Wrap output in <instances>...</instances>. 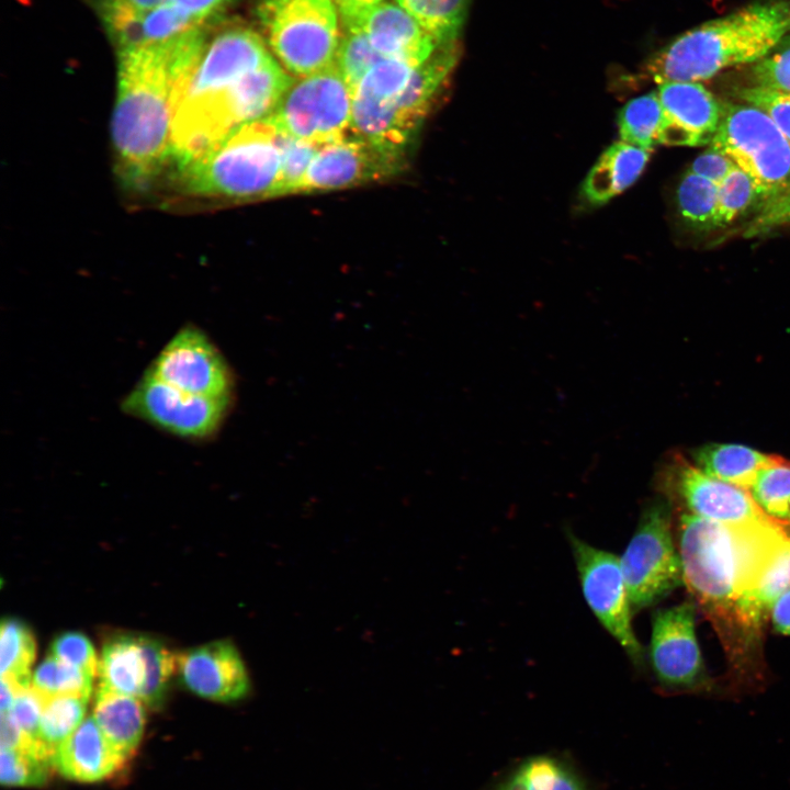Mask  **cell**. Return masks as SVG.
<instances>
[{
    "instance_id": "4",
    "label": "cell",
    "mask_w": 790,
    "mask_h": 790,
    "mask_svg": "<svg viewBox=\"0 0 790 790\" xmlns=\"http://www.w3.org/2000/svg\"><path fill=\"white\" fill-rule=\"evenodd\" d=\"M282 133L269 116L246 123L178 170L195 195L252 200L283 194Z\"/></svg>"
},
{
    "instance_id": "16",
    "label": "cell",
    "mask_w": 790,
    "mask_h": 790,
    "mask_svg": "<svg viewBox=\"0 0 790 790\" xmlns=\"http://www.w3.org/2000/svg\"><path fill=\"white\" fill-rule=\"evenodd\" d=\"M177 672L193 693L217 702L244 700L251 682L237 647L217 640L177 654Z\"/></svg>"
},
{
    "instance_id": "7",
    "label": "cell",
    "mask_w": 790,
    "mask_h": 790,
    "mask_svg": "<svg viewBox=\"0 0 790 790\" xmlns=\"http://www.w3.org/2000/svg\"><path fill=\"white\" fill-rule=\"evenodd\" d=\"M284 134L324 145L352 131V95L336 63L293 81L268 115Z\"/></svg>"
},
{
    "instance_id": "39",
    "label": "cell",
    "mask_w": 790,
    "mask_h": 790,
    "mask_svg": "<svg viewBox=\"0 0 790 790\" xmlns=\"http://www.w3.org/2000/svg\"><path fill=\"white\" fill-rule=\"evenodd\" d=\"M790 226V187L780 195L758 208L744 226V238H758Z\"/></svg>"
},
{
    "instance_id": "10",
    "label": "cell",
    "mask_w": 790,
    "mask_h": 790,
    "mask_svg": "<svg viewBox=\"0 0 790 790\" xmlns=\"http://www.w3.org/2000/svg\"><path fill=\"white\" fill-rule=\"evenodd\" d=\"M584 598L599 623L640 665L643 650L632 628V606L620 558L568 535Z\"/></svg>"
},
{
    "instance_id": "33",
    "label": "cell",
    "mask_w": 790,
    "mask_h": 790,
    "mask_svg": "<svg viewBox=\"0 0 790 790\" xmlns=\"http://www.w3.org/2000/svg\"><path fill=\"white\" fill-rule=\"evenodd\" d=\"M384 59L370 44L361 31H345L340 37L336 56V65L351 89L372 69Z\"/></svg>"
},
{
    "instance_id": "44",
    "label": "cell",
    "mask_w": 790,
    "mask_h": 790,
    "mask_svg": "<svg viewBox=\"0 0 790 790\" xmlns=\"http://www.w3.org/2000/svg\"><path fill=\"white\" fill-rule=\"evenodd\" d=\"M769 614L774 629L781 634L790 635V587L772 601Z\"/></svg>"
},
{
    "instance_id": "26",
    "label": "cell",
    "mask_w": 790,
    "mask_h": 790,
    "mask_svg": "<svg viewBox=\"0 0 790 790\" xmlns=\"http://www.w3.org/2000/svg\"><path fill=\"white\" fill-rule=\"evenodd\" d=\"M497 790H585L577 776L556 758L538 755L526 759Z\"/></svg>"
},
{
    "instance_id": "27",
    "label": "cell",
    "mask_w": 790,
    "mask_h": 790,
    "mask_svg": "<svg viewBox=\"0 0 790 790\" xmlns=\"http://www.w3.org/2000/svg\"><path fill=\"white\" fill-rule=\"evenodd\" d=\"M439 44L458 41L471 0H396Z\"/></svg>"
},
{
    "instance_id": "36",
    "label": "cell",
    "mask_w": 790,
    "mask_h": 790,
    "mask_svg": "<svg viewBox=\"0 0 790 790\" xmlns=\"http://www.w3.org/2000/svg\"><path fill=\"white\" fill-rule=\"evenodd\" d=\"M319 146L284 134L282 146L283 194L300 192L302 181Z\"/></svg>"
},
{
    "instance_id": "37",
    "label": "cell",
    "mask_w": 790,
    "mask_h": 790,
    "mask_svg": "<svg viewBox=\"0 0 790 790\" xmlns=\"http://www.w3.org/2000/svg\"><path fill=\"white\" fill-rule=\"evenodd\" d=\"M49 655L80 668L93 677L98 675L99 659L90 640L80 632H66L52 643Z\"/></svg>"
},
{
    "instance_id": "18",
    "label": "cell",
    "mask_w": 790,
    "mask_h": 790,
    "mask_svg": "<svg viewBox=\"0 0 790 790\" xmlns=\"http://www.w3.org/2000/svg\"><path fill=\"white\" fill-rule=\"evenodd\" d=\"M353 31H361L384 58L419 66L440 45L409 13L393 3L374 8Z\"/></svg>"
},
{
    "instance_id": "12",
    "label": "cell",
    "mask_w": 790,
    "mask_h": 790,
    "mask_svg": "<svg viewBox=\"0 0 790 790\" xmlns=\"http://www.w3.org/2000/svg\"><path fill=\"white\" fill-rule=\"evenodd\" d=\"M407 156L390 150L351 131L320 145L309 163L300 192L345 189L395 176Z\"/></svg>"
},
{
    "instance_id": "20",
    "label": "cell",
    "mask_w": 790,
    "mask_h": 790,
    "mask_svg": "<svg viewBox=\"0 0 790 790\" xmlns=\"http://www.w3.org/2000/svg\"><path fill=\"white\" fill-rule=\"evenodd\" d=\"M651 151L623 140L613 143L601 154L583 183L586 200L599 205L623 192L641 176Z\"/></svg>"
},
{
    "instance_id": "9",
    "label": "cell",
    "mask_w": 790,
    "mask_h": 790,
    "mask_svg": "<svg viewBox=\"0 0 790 790\" xmlns=\"http://www.w3.org/2000/svg\"><path fill=\"white\" fill-rule=\"evenodd\" d=\"M177 669V654L147 635L120 634L106 641L98 664L99 685L158 708Z\"/></svg>"
},
{
    "instance_id": "34",
    "label": "cell",
    "mask_w": 790,
    "mask_h": 790,
    "mask_svg": "<svg viewBox=\"0 0 790 790\" xmlns=\"http://www.w3.org/2000/svg\"><path fill=\"white\" fill-rule=\"evenodd\" d=\"M749 86L790 92V32L765 57L748 68Z\"/></svg>"
},
{
    "instance_id": "23",
    "label": "cell",
    "mask_w": 790,
    "mask_h": 790,
    "mask_svg": "<svg viewBox=\"0 0 790 790\" xmlns=\"http://www.w3.org/2000/svg\"><path fill=\"white\" fill-rule=\"evenodd\" d=\"M88 700L74 695L46 697L35 743L40 757L52 763L57 748L84 720Z\"/></svg>"
},
{
    "instance_id": "43",
    "label": "cell",
    "mask_w": 790,
    "mask_h": 790,
    "mask_svg": "<svg viewBox=\"0 0 790 790\" xmlns=\"http://www.w3.org/2000/svg\"><path fill=\"white\" fill-rule=\"evenodd\" d=\"M192 15L200 23H204L219 13L228 0H169Z\"/></svg>"
},
{
    "instance_id": "24",
    "label": "cell",
    "mask_w": 790,
    "mask_h": 790,
    "mask_svg": "<svg viewBox=\"0 0 790 790\" xmlns=\"http://www.w3.org/2000/svg\"><path fill=\"white\" fill-rule=\"evenodd\" d=\"M748 493L772 521L790 526V462L772 455L753 481Z\"/></svg>"
},
{
    "instance_id": "22",
    "label": "cell",
    "mask_w": 790,
    "mask_h": 790,
    "mask_svg": "<svg viewBox=\"0 0 790 790\" xmlns=\"http://www.w3.org/2000/svg\"><path fill=\"white\" fill-rule=\"evenodd\" d=\"M771 456L742 444L711 443L695 452L692 463L706 474L748 492Z\"/></svg>"
},
{
    "instance_id": "32",
    "label": "cell",
    "mask_w": 790,
    "mask_h": 790,
    "mask_svg": "<svg viewBox=\"0 0 790 790\" xmlns=\"http://www.w3.org/2000/svg\"><path fill=\"white\" fill-rule=\"evenodd\" d=\"M54 769L52 763L30 749L1 748L0 781L8 787H41Z\"/></svg>"
},
{
    "instance_id": "5",
    "label": "cell",
    "mask_w": 790,
    "mask_h": 790,
    "mask_svg": "<svg viewBox=\"0 0 790 790\" xmlns=\"http://www.w3.org/2000/svg\"><path fill=\"white\" fill-rule=\"evenodd\" d=\"M267 42L284 68L300 77L336 60L340 35L335 0H259Z\"/></svg>"
},
{
    "instance_id": "17",
    "label": "cell",
    "mask_w": 790,
    "mask_h": 790,
    "mask_svg": "<svg viewBox=\"0 0 790 790\" xmlns=\"http://www.w3.org/2000/svg\"><path fill=\"white\" fill-rule=\"evenodd\" d=\"M664 121L659 145L710 144L721 121L722 102L698 81L658 84Z\"/></svg>"
},
{
    "instance_id": "35",
    "label": "cell",
    "mask_w": 790,
    "mask_h": 790,
    "mask_svg": "<svg viewBox=\"0 0 790 790\" xmlns=\"http://www.w3.org/2000/svg\"><path fill=\"white\" fill-rule=\"evenodd\" d=\"M201 26L202 23L169 0L147 12L144 19L147 44L162 42Z\"/></svg>"
},
{
    "instance_id": "30",
    "label": "cell",
    "mask_w": 790,
    "mask_h": 790,
    "mask_svg": "<svg viewBox=\"0 0 790 790\" xmlns=\"http://www.w3.org/2000/svg\"><path fill=\"white\" fill-rule=\"evenodd\" d=\"M93 676L48 656L34 670L32 686L47 696L74 695L90 697Z\"/></svg>"
},
{
    "instance_id": "1",
    "label": "cell",
    "mask_w": 790,
    "mask_h": 790,
    "mask_svg": "<svg viewBox=\"0 0 790 790\" xmlns=\"http://www.w3.org/2000/svg\"><path fill=\"white\" fill-rule=\"evenodd\" d=\"M789 544L790 526L771 519L727 526L689 512L680 517L678 552L684 583L736 667L751 662L757 651L768 614L758 601V585Z\"/></svg>"
},
{
    "instance_id": "28",
    "label": "cell",
    "mask_w": 790,
    "mask_h": 790,
    "mask_svg": "<svg viewBox=\"0 0 790 790\" xmlns=\"http://www.w3.org/2000/svg\"><path fill=\"white\" fill-rule=\"evenodd\" d=\"M35 639L26 624L7 618L0 630V670L23 687L32 685L31 667L35 658Z\"/></svg>"
},
{
    "instance_id": "15",
    "label": "cell",
    "mask_w": 790,
    "mask_h": 790,
    "mask_svg": "<svg viewBox=\"0 0 790 790\" xmlns=\"http://www.w3.org/2000/svg\"><path fill=\"white\" fill-rule=\"evenodd\" d=\"M695 618L691 601L659 609L652 617L650 661L657 681L666 689L691 690L706 682Z\"/></svg>"
},
{
    "instance_id": "42",
    "label": "cell",
    "mask_w": 790,
    "mask_h": 790,
    "mask_svg": "<svg viewBox=\"0 0 790 790\" xmlns=\"http://www.w3.org/2000/svg\"><path fill=\"white\" fill-rule=\"evenodd\" d=\"M335 3L345 31H353L382 0H335Z\"/></svg>"
},
{
    "instance_id": "11",
    "label": "cell",
    "mask_w": 790,
    "mask_h": 790,
    "mask_svg": "<svg viewBox=\"0 0 790 790\" xmlns=\"http://www.w3.org/2000/svg\"><path fill=\"white\" fill-rule=\"evenodd\" d=\"M230 398L185 393L146 372L123 399V410L174 436L202 440L221 427Z\"/></svg>"
},
{
    "instance_id": "14",
    "label": "cell",
    "mask_w": 790,
    "mask_h": 790,
    "mask_svg": "<svg viewBox=\"0 0 790 790\" xmlns=\"http://www.w3.org/2000/svg\"><path fill=\"white\" fill-rule=\"evenodd\" d=\"M661 485L669 498L680 500L686 512L703 519L727 526L769 519L747 490L706 474L681 455H674L666 464Z\"/></svg>"
},
{
    "instance_id": "3",
    "label": "cell",
    "mask_w": 790,
    "mask_h": 790,
    "mask_svg": "<svg viewBox=\"0 0 790 790\" xmlns=\"http://www.w3.org/2000/svg\"><path fill=\"white\" fill-rule=\"evenodd\" d=\"M790 32V0H763L709 20L676 37L645 64L656 83L702 81L754 64Z\"/></svg>"
},
{
    "instance_id": "25",
    "label": "cell",
    "mask_w": 790,
    "mask_h": 790,
    "mask_svg": "<svg viewBox=\"0 0 790 790\" xmlns=\"http://www.w3.org/2000/svg\"><path fill=\"white\" fill-rule=\"evenodd\" d=\"M664 111L656 91L630 100L620 111L621 140L652 150L659 145Z\"/></svg>"
},
{
    "instance_id": "8",
    "label": "cell",
    "mask_w": 790,
    "mask_h": 790,
    "mask_svg": "<svg viewBox=\"0 0 790 790\" xmlns=\"http://www.w3.org/2000/svg\"><path fill=\"white\" fill-rule=\"evenodd\" d=\"M620 563L632 609L651 606L684 584L666 499H656L644 508Z\"/></svg>"
},
{
    "instance_id": "19",
    "label": "cell",
    "mask_w": 790,
    "mask_h": 790,
    "mask_svg": "<svg viewBox=\"0 0 790 790\" xmlns=\"http://www.w3.org/2000/svg\"><path fill=\"white\" fill-rule=\"evenodd\" d=\"M127 760L106 738L91 715L61 743L52 764L66 779L98 782L120 772Z\"/></svg>"
},
{
    "instance_id": "21",
    "label": "cell",
    "mask_w": 790,
    "mask_h": 790,
    "mask_svg": "<svg viewBox=\"0 0 790 790\" xmlns=\"http://www.w3.org/2000/svg\"><path fill=\"white\" fill-rule=\"evenodd\" d=\"M92 711L106 738L129 759L144 733L145 703L134 696L99 685Z\"/></svg>"
},
{
    "instance_id": "29",
    "label": "cell",
    "mask_w": 790,
    "mask_h": 790,
    "mask_svg": "<svg viewBox=\"0 0 790 790\" xmlns=\"http://www.w3.org/2000/svg\"><path fill=\"white\" fill-rule=\"evenodd\" d=\"M718 184L690 172L681 178L677 189L678 210L684 221L696 230L714 229Z\"/></svg>"
},
{
    "instance_id": "13",
    "label": "cell",
    "mask_w": 790,
    "mask_h": 790,
    "mask_svg": "<svg viewBox=\"0 0 790 790\" xmlns=\"http://www.w3.org/2000/svg\"><path fill=\"white\" fill-rule=\"evenodd\" d=\"M147 372L180 391L213 398H230L234 384L218 349L192 325L168 341Z\"/></svg>"
},
{
    "instance_id": "38",
    "label": "cell",
    "mask_w": 790,
    "mask_h": 790,
    "mask_svg": "<svg viewBox=\"0 0 790 790\" xmlns=\"http://www.w3.org/2000/svg\"><path fill=\"white\" fill-rule=\"evenodd\" d=\"M738 98L765 113L790 139V92L747 86L738 90Z\"/></svg>"
},
{
    "instance_id": "6",
    "label": "cell",
    "mask_w": 790,
    "mask_h": 790,
    "mask_svg": "<svg viewBox=\"0 0 790 790\" xmlns=\"http://www.w3.org/2000/svg\"><path fill=\"white\" fill-rule=\"evenodd\" d=\"M709 145L753 180L758 208L790 187V139L763 110L722 102L721 121Z\"/></svg>"
},
{
    "instance_id": "45",
    "label": "cell",
    "mask_w": 790,
    "mask_h": 790,
    "mask_svg": "<svg viewBox=\"0 0 790 790\" xmlns=\"http://www.w3.org/2000/svg\"><path fill=\"white\" fill-rule=\"evenodd\" d=\"M133 9L139 12H149L159 5L163 4L167 0H123Z\"/></svg>"
},
{
    "instance_id": "2",
    "label": "cell",
    "mask_w": 790,
    "mask_h": 790,
    "mask_svg": "<svg viewBox=\"0 0 790 790\" xmlns=\"http://www.w3.org/2000/svg\"><path fill=\"white\" fill-rule=\"evenodd\" d=\"M177 80L170 38L117 53L111 134L116 176L131 190L148 187L170 161Z\"/></svg>"
},
{
    "instance_id": "31",
    "label": "cell",
    "mask_w": 790,
    "mask_h": 790,
    "mask_svg": "<svg viewBox=\"0 0 790 790\" xmlns=\"http://www.w3.org/2000/svg\"><path fill=\"white\" fill-rule=\"evenodd\" d=\"M758 205L753 180L737 166L718 184L714 229L724 228L751 206Z\"/></svg>"
},
{
    "instance_id": "40",
    "label": "cell",
    "mask_w": 790,
    "mask_h": 790,
    "mask_svg": "<svg viewBox=\"0 0 790 790\" xmlns=\"http://www.w3.org/2000/svg\"><path fill=\"white\" fill-rule=\"evenodd\" d=\"M46 697L47 695L31 685L16 693L8 711L26 737L33 742L34 747Z\"/></svg>"
},
{
    "instance_id": "41",
    "label": "cell",
    "mask_w": 790,
    "mask_h": 790,
    "mask_svg": "<svg viewBox=\"0 0 790 790\" xmlns=\"http://www.w3.org/2000/svg\"><path fill=\"white\" fill-rule=\"evenodd\" d=\"M736 165L722 151L709 146L692 161L689 171L719 184Z\"/></svg>"
}]
</instances>
